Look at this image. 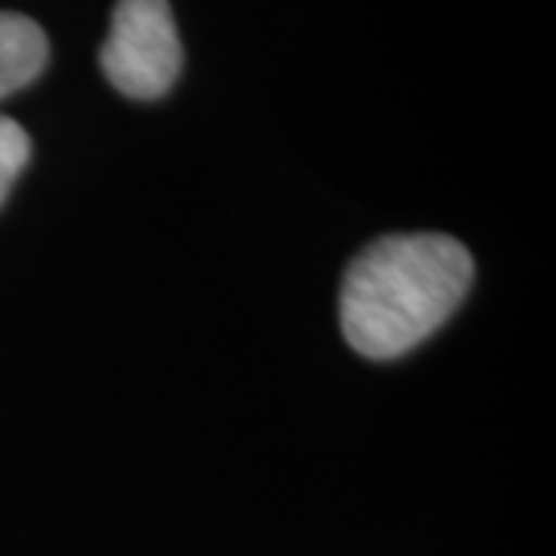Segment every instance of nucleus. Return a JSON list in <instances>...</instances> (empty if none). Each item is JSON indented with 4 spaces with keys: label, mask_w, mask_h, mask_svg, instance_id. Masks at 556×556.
<instances>
[{
    "label": "nucleus",
    "mask_w": 556,
    "mask_h": 556,
    "mask_svg": "<svg viewBox=\"0 0 556 556\" xmlns=\"http://www.w3.org/2000/svg\"><path fill=\"white\" fill-rule=\"evenodd\" d=\"M473 281V257L452 236H387L358 254L340 291V328L368 358H396L457 309Z\"/></svg>",
    "instance_id": "f257e3e1"
},
{
    "label": "nucleus",
    "mask_w": 556,
    "mask_h": 556,
    "mask_svg": "<svg viewBox=\"0 0 556 556\" xmlns=\"http://www.w3.org/2000/svg\"><path fill=\"white\" fill-rule=\"evenodd\" d=\"M100 62L130 100H159L179 78L182 43L167 0H118Z\"/></svg>",
    "instance_id": "f03ea898"
},
{
    "label": "nucleus",
    "mask_w": 556,
    "mask_h": 556,
    "mask_svg": "<svg viewBox=\"0 0 556 556\" xmlns=\"http://www.w3.org/2000/svg\"><path fill=\"white\" fill-rule=\"evenodd\" d=\"M47 56L50 47L38 22L22 13H0V100L38 78Z\"/></svg>",
    "instance_id": "7ed1b4c3"
},
{
    "label": "nucleus",
    "mask_w": 556,
    "mask_h": 556,
    "mask_svg": "<svg viewBox=\"0 0 556 556\" xmlns=\"http://www.w3.org/2000/svg\"><path fill=\"white\" fill-rule=\"evenodd\" d=\"M31 159V139L20 124L0 115V204L7 201L13 182L20 179L25 164Z\"/></svg>",
    "instance_id": "20e7f679"
}]
</instances>
